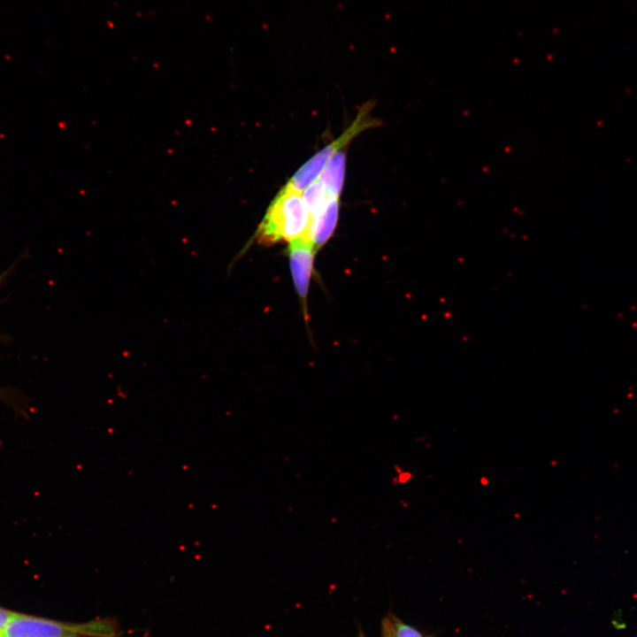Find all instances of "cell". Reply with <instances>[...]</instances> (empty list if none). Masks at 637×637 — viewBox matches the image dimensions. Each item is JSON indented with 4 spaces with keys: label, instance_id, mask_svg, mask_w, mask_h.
I'll return each instance as SVG.
<instances>
[{
    "label": "cell",
    "instance_id": "30bf717a",
    "mask_svg": "<svg viewBox=\"0 0 637 637\" xmlns=\"http://www.w3.org/2000/svg\"><path fill=\"white\" fill-rule=\"evenodd\" d=\"M8 273H9V270L5 271L4 273H2L0 275V285L2 284V282L4 281L5 277L8 275Z\"/></svg>",
    "mask_w": 637,
    "mask_h": 637
},
{
    "label": "cell",
    "instance_id": "3957f363",
    "mask_svg": "<svg viewBox=\"0 0 637 637\" xmlns=\"http://www.w3.org/2000/svg\"><path fill=\"white\" fill-rule=\"evenodd\" d=\"M371 108L369 103L363 105L353 123L336 140L326 145L303 165L287 185L301 192L317 180L328 160L335 152L344 148L365 129L377 125L378 121L369 116Z\"/></svg>",
    "mask_w": 637,
    "mask_h": 637
},
{
    "label": "cell",
    "instance_id": "7a4b0ae2",
    "mask_svg": "<svg viewBox=\"0 0 637 637\" xmlns=\"http://www.w3.org/2000/svg\"><path fill=\"white\" fill-rule=\"evenodd\" d=\"M117 623L110 618L65 623L16 612L3 637H118Z\"/></svg>",
    "mask_w": 637,
    "mask_h": 637
},
{
    "label": "cell",
    "instance_id": "6da1fadb",
    "mask_svg": "<svg viewBox=\"0 0 637 637\" xmlns=\"http://www.w3.org/2000/svg\"><path fill=\"white\" fill-rule=\"evenodd\" d=\"M309 226L310 214L301 192L286 184L269 205L256 236L261 243L290 242L306 238Z\"/></svg>",
    "mask_w": 637,
    "mask_h": 637
},
{
    "label": "cell",
    "instance_id": "8fae6325",
    "mask_svg": "<svg viewBox=\"0 0 637 637\" xmlns=\"http://www.w3.org/2000/svg\"><path fill=\"white\" fill-rule=\"evenodd\" d=\"M362 637H364V636H362Z\"/></svg>",
    "mask_w": 637,
    "mask_h": 637
},
{
    "label": "cell",
    "instance_id": "9c48e42d",
    "mask_svg": "<svg viewBox=\"0 0 637 637\" xmlns=\"http://www.w3.org/2000/svg\"><path fill=\"white\" fill-rule=\"evenodd\" d=\"M14 613L15 611L0 606V637L4 636V631Z\"/></svg>",
    "mask_w": 637,
    "mask_h": 637
},
{
    "label": "cell",
    "instance_id": "8992f818",
    "mask_svg": "<svg viewBox=\"0 0 637 637\" xmlns=\"http://www.w3.org/2000/svg\"><path fill=\"white\" fill-rule=\"evenodd\" d=\"M346 165V153L338 150L328 160L319 175V180L330 196L339 197L342 189Z\"/></svg>",
    "mask_w": 637,
    "mask_h": 637
},
{
    "label": "cell",
    "instance_id": "5b68a950",
    "mask_svg": "<svg viewBox=\"0 0 637 637\" xmlns=\"http://www.w3.org/2000/svg\"><path fill=\"white\" fill-rule=\"evenodd\" d=\"M339 216V197L330 196L326 207L311 225L306 238L311 241L316 249L323 246L333 234Z\"/></svg>",
    "mask_w": 637,
    "mask_h": 637
},
{
    "label": "cell",
    "instance_id": "277c9868",
    "mask_svg": "<svg viewBox=\"0 0 637 637\" xmlns=\"http://www.w3.org/2000/svg\"><path fill=\"white\" fill-rule=\"evenodd\" d=\"M314 243L305 237L289 242L290 271L295 290L305 303L316 252Z\"/></svg>",
    "mask_w": 637,
    "mask_h": 637
},
{
    "label": "cell",
    "instance_id": "52a82bcc",
    "mask_svg": "<svg viewBox=\"0 0 637 637\" xmlns=\"http://www.w3.org/2000/svg\"><path fill=\"white\" fill-rule=\"evenodd\" d=\"M329 197L330 196L319 180H315L304 189L303 199L310 214V226L322 212Z\"/></svg>",
    "mask_w": 637,
    "mask_h": 637
},
{
    "label": "cell",
    "instance_id": "ba28073f",
    "mask_svg": "<svg viewBox=\"0 0 637 637\" xmlns=\"http://www.w3.org/2000/svg\"><path fill=\"white\" fill-rule=\"evenodd\" d=\"M381 633V637H424L418 630L394 615L384 618Z\"/></svg>",
    "mask_w": 637,
    "mask_h": 637
}]
</instances>
